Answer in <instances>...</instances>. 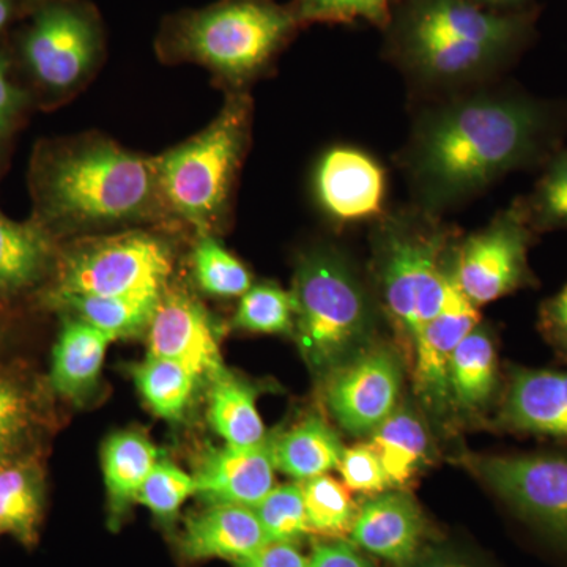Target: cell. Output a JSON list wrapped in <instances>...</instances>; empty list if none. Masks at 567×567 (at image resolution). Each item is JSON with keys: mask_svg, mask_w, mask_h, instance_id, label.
I'll list each match as a JSON object with an SVG mask.
<instances>
[{"mask_svg": "<svg viewBox=\"0 0 567 567\" xmlns=\"http://www.w3.org/2000/svg\"><path fill=\"white\" fill-rule=\"evenodd\" d=\"M548 128L543 104L520 96L476 95L432 111L405 158L417 205L435 215L535 162Z\"/></svg>", "mask_w": 567, "mask_h": 567, "instance_id": "1", "label": "cell"}, {"mask_svg": "<svg viewBox=\"0 0 567 567\" xmlns=\"http://www.w3.org/2000/svg\"><path fill=\"white\" fill-rule=\"evenodd\" d=\"M40 223L87 233L152 221L166 212L155 159L100 136L48 148L35 167Z\"/></svg>", "mask_w": 567, "mask_h": 567, "instance_id": "2", "label": "cell"}, {"mask_svg": "<svg viewBox=\"0 0 567 567\" xmlns=\"http://www.w3.org/2000/svg\"><path fill=\"white\" fill-rule=\"evenodd\" d=\"M529 18L487 10L472 0H409L399 11V61L427 84L476 80L503 65L528 37Z\"/></svg>", "mask_w": 567, "mask_h": 567, "instance_id": "3", "label": "cell"}, {"mask_svg": "<svg viewBox=\"0 0 567 567\" xmlns=\"http://www.w3.org/2000/svg\"><path fill=\"white\" fill-rule=\"evenodd\" d=\"M292 7L275 0H218L163 22L156 51L164 62L199 63L226 84L256 80L297 32Z\"/></svg>", "mask_w": 567, "mask_h": 567, "instance_id": "4", "label": "cell"}, {"mask_svg": "<svg viewBox=\"0 0 567 567\" xmlns=\"http://www.w3.org/2000/svg\"><path fill=\"white\" fill-rule=\"evenodd\" d=\"M290 292L293 338L317 374L330 375L372 346L374 305L352 265L336 249L301 254Z\"/></svg>", "mask_w": 567, "mask_h": 567, "instance_id": "5", "label": "cell"}, {"mask_svg": "<svg viewBox=\"0 0 567 567\" xmlns=\"http://www.w3.org/2000/svg\"><path fill=\"white\" fill-rule=\"evenodd\" d=\"M453 233L434 213H393L377 227L374 267L383 308L413 346L445 303L453 270Z\"/></svg>", "mask_w": 567, "mask_h": 567, "instance_id": "6", "label": "cell"}, {"mask_svg": "<svg viewBox=\"0 0 567 567\" xmlns=\"http://www.w3.org/2000/svg\"><path fill=\"white\" fill-rule=\"evenodd\" d=\"M251 133V100L235 93L199 134L155 158L164 207L200 235L226 215Z\"/></svg>", "mask_w": 567, "mask_h": 567, "instance_id": "7", "label": "cell"}, {"mask_svg": "<svg viewBox=\"0 0 567 567\" xmlns=\"http://www.w3.org/2000/svg\"><path fill=\"white\" fill-rule=\"evenodd\" d=\"M173 274V254L144 230L89 238L74 246L52 295H162Z\"/></svg>", "mask_w": 567, "mask_h": 567, "instance_id": "8", "label": "cell"}, {"mask_svg": "<svg viewBox=\"0 0 567 567\" xmlns=\"http://www.w3.org/2000/svg\"><path fill=\"white\" fill-rule=\"evenodd\" d=\"M32 76L47 91L65 95L87 84L104 54L99 10L87 0L44 3L22 40Z\"/></svg>", "mask_w": 567, "mask_h": 567, "instance_id": "9", "label": "cell"}, {"mask_svg": "<svg viewBox=\"0 0 567 567\" xmlns=\"http://www.w3.org/2000/svg\"><path fill=\"white\" fill-rule=\"evenodd\" d=\"M529 241L527 210L524 203L514 204L454 249L453 278L458 290L480 308L532 284Z\"/></svg>", "mask_w": 567, "mask_h": 567, "instance_id": "10", "label": "cell"}, {"mask_svg": "<svg viewBox=\"0 0 567 567\" xmlns=\"http://www.w3.org/2000/svg\"><path fill=\"white\" fill-rule=\"evenodd\" d=\"M465 464L518 516L567 546V457L481 456Z\"/></svg>", "mask_w": 567, "mask_h": 567, "instance_id": "11", "label": "cell"}, {"mask_svg": "<svg viewBox=\"0 0 567 567\" xmlns=\"http://www.w3.org/2000/svg\"><path fill=\"white\" fill-rule=\"evenodd\" d=\"M401 361L393 350L369 346L327 377V405L350 435H371L399 405Z\"/></svg>", "mask_w": 567, "mask_h": 567, "instance_id": "12", "label": "cell"}, {"mask_svg": "<svg viewBox=\"0 0 567 567\" xmlns=\"http://www.w3.org/2000/svg\"><path fill=\"white\" fill-rule=\"evenodd\" d=\"M148 354L177 361L203 382L226 374L218 328L210 312L185 290H164L147 330Z\"/></svg>", "mask_w": 567, "mask_h": 567, "instance_id": "13", "label": "cell"}, {"mask_svg": "<svg viewBox=\"0 0 567 567\" xmlns=\"http://www.w3.org/2000/svg\"><path fill=\"white\" fill-rule=\"evenodd\" d=\"M454 282L451 270L446 300L434 319L424 324L413 341L417 398L434 415H445L451 406L450 363L457 346L480 324V311Z\"/></svg>", "mask_w": 567, "mask_h": 567, "instance_id": "14", "label": "cell"}, {"mask_svg": "<svg viewBox=\"0 0 567 567\" xmlns=\"http://www.w3.org/2000/svg\"><path fill=\"white\" fill-rule=\"evenodd\" d=\"M320 207L338 223H358L382 215L385 173L365 152L352 147L328 151L319 162L315 181Z\"/></svg>", "mask_w": 567, "mask_h": 567, "instance_id": "15", "label": "cell"}, {"mask_svg": "<svg viewBox=\"0 0 567 567\" xmlns=\"http://www.w3.org/2000/svg\"><path fill=\"white\" fill-rule=\"evenodd\" d=\"M274 436L257 446L213 447L200 458L194 481L207 505L256 507L275 487Z\"/></svg>", "mask_w": 567, "mask_h": 567, "instance_id": "16", "label": "cell"}, {"mask_svg": "<svg viewBox=\"0 0 567 567\" xmlns=\"http://www.w3.org/2000/svg\"><path fill=\"white\" fill-rule=\"evenodd\" d=\"M350 535L369 554L404 567L423 550L425 520L412 496L385 491L357 511Z\"/></svg>", "mask_w": 567, "mask_h": 567, "instance_id": "17", "label": "cell"}, {"mask_svg": "<svg viewBox=\"0 0 567 567\" xmlns=\"http://www.w3.org/2000/svg\"><path fill=\"white\" fill-rule=\"evenodd\" d=\"M499 424L567 442V371L513 368Z\"/></svg>", "mask_w": 567, "mask_h": 567, "instance_id": "18", "label": "cell"}, {"mask_svg": "<svg viewBox=\"0 0 567 567\" xmlns=\"http://www.w3.org/2000/svg\"><path fill=\"white\" fill-rule=\"evenodd\" d=\"M270 544L254 507L208 505L186 520L181 539L188 559H229L238 563Z\"/></svg>", "mask_w": 567, "mask_h": 567, "instance_id": "19", "label": "cell"}, {"mask_svg": "<svg viewBox=\"0 0 567 567\" xmlns=\"http://www.w3.org/2000/svg\"><path fill=\"white\" fill-rule=\"evenodd\" d=\"M112 342L110 336L76 317L65 319L52 350V390L74 404L84 402L99 386Z\"/></svg>", "mask_w": 567, "mask_h": 567, "instance_id": "20", "label": "cell"}, {"mask_svg": "<svg viewBox=\"0 0 567 567\" xmlns=\"http://www.w3.org/2000/svg\"><path fill=\"white\" fill-rule=\"evenodd\" d=\"M158 461V450L142 432H115L103 443L102 468L111 524H117L136 503L142 484Z\"/></svg>", "mask_w": 567, "mask_h": 567, "instance_id": "21", "label": "cell"}, {"mask_svg": "<svg viewBox=\"0 0 567 567\" xmlns=\"http://www.w3.org/2000/svg\"><path fill=\"white\" fill-rule=\"evenodd\" d=\"M52 257L51 233L43 224L13 221L0 213V297H14L40 282Z\"/></svg>", "mask_w": 567, "mask_h": 567, "instance_id": "22", "label": "cell"}, {"mask_svg": "<svg viewBox=\"0 0 567 567\" xmlns=\"http://www.w3.org/2000/svg\"><path fill=\"white\" fill-rule=\"evenodd\" d=\"M346 447L322 417L309 416L286 434L274 436L276 470L305 483L338 468Z\"/></svg>", "mask_w": 567, "mask_h": 567, "instance_id": "23", "label": "cell"}, {"mask_svg": "<svg viewBox=\"0 0 567 567\" xmlns=\"http://www.w3.org/2000/svg\"><path fill=\"white\" fill-rule=\"evenodd\" d=\"M451 405L464 412H476L491 402L498 388V363L495 341L486 327L477 324L475 330L462 339L451 358Z\"/></svg>", "mask_w": 567, "mask_h": 567, "instance_id": "24", "label": "cell"}, {"mask_svg": "<svg viewBox=\"0 0 567 567\" xmlns=\"http://www.w3.org/2000/svg\"><path fill=\"white\" fill-rule=\"evenodd\" d=\"M369 445L390 481L391 488H402L413 480L429 458L427 427L410 405H398L371 434Z\"/></svg>", "mask_w": 567, "mask_h": 567, "instance_id": "25", "label": "cell"}, {"mask_svg": "<svg viewBox=\"0 0 567 567\" xmlns=\"http://www.w3.org/2000/svg\"><path fill=\"white\" fill-rule=\"evenodd\" d=\"M162 295H51V301L118 341L147 333Z\"/></svg>", "mask_w": 567, "mask_h": 567, "instance_id": "26", "label": "cell"}, {"mask_svg": "<svg viewBox=\"0 0 567 567\" xmlns=\"http://www.w3.org/2000/svg\"><path fill=\"white\" fill-rule=\"evenodd\" d=\"M208 421L226 445L257 446L268 439L256 390L229 371L210 383Z\"/></svg>", "mask_w": 567, "mask_h": 567, "instance_id": "27", "label": "cell"}, {"mask_svg": "<svg viewBox=\"0 0 567 567\" xmlns=\"http://www.w3.org/2000/svg\"><path fill=\"white\" fill-rule=\"evenodd\" d=\"M43 513V481L28 461H0V533L32 546Z\"/></svg>", "mask_w": 567, "mask_h": 567, "instance_id": "28", "label": "cell"}, {"mask_svg": "<svg viewBox=\"0 0 567 567\" xmlns=\"http://www.w3.org/2000/svg\"><path fill=\"white\" fill-rule=\"evenodd\" d=\"M133 379L152 412L167 421L185 415L200 382L186 365L151 354L134 368Z\"/></svg>", "mask_w": 567, "mask_h": 567, "instance_id": "29", "label": "cell"}, {"mask_svg": "<svg viewBox=\"0 0 567 567\" xmlns=\"http://www.w3.org/2000/svg\"><path fill=\"white\" fill-rule=\"evenodd\" d=\"M193 274L200 290L212 297H241L252 287L251 271L210 234L200 235L194 248Z\"/></svg>", "mask_w": 567, "mask_h": 567, "instance_id": "30", "label": "cell"}, {"mask_svg": "<svg viewBox=\"0 0 567 567\" xmlns=\"http://www.w3.org/2000/svg\"><path fill=\"white\" fill-rule=\"evenodd\" d=\"M234 327L256 334H292L295 303L292 292L278 284L262 282L241 295Z\"/></svg>", "mask_w": 567, "mask_h": 567, "instance_id": "31", "label": "cell"}, {"mask_svg": "<svg viewBox=\"0 0 567 567\" xmlns=\"http://www.w3.org/2000/svg\"><path fill=\"white\" fill-rule=\"evenodd\" d=\"M305 496L306 520L309 532L324 536H341L350 533L357 507L346 484L334 477L322 475L301 483Z\"/></svg>", "mask_w": 567, "mask_h": 567, "instance_id": "32", "label": "cell"}, {"mask_svg": "<svg viewBox=\"0 0 567 567\" xmlns=\"http://www.w3.org/2000/svg\"><path fill=\"white\" fill-rule=\"evenodd\" d=\"M254 511L270 543L297 544L311 533L306 520L301 483L275 486Z\"/></svg>", "mask_w": 567, "mask_h": 567, "instance_id": "33", "label": "cell"}, {"mask_svg": "<svg viewBox=\"0 0 567 567\" xmlns=\"http://www.w3.org/2000/svg\"><path fill=\"white\" fill-rule=\"evenodd\" d=\"M192 495H196L194 476L181 466L159 458L142 484L136 503L147 507L153 516L169 520L177 516L181 507Z\"/></svg>", "mask_w": 567, "mask_h": 567, "instance_id": "34", "label": "cell"}, {"mask_svg": "<svg viewBox=\"0 0 567 567\" xmlns=\"http://www.w3.org/2000/svg\"><path fill=\"white\" fill-rule=\"evenodd\" d=\"M524 207L532 227L567 229V151L551 158Z\"/></svg>", "mask_w": 567, "mask_h": 567, "instance_id": "35", "label": "cell"}, {"mask_svg": "<svg viewBox=\"0 0 567 567\" xmlns=\"http://www.w3.org/2000/svg\"><path fill=\"white\" fill-rule=\"evenodd\" d=\"M292 10L300 25L363 20L385 28L391 22V0H295Z\"/></svg>", "mask_w": 567, "mask_h": 567, "instance_id": "36", "label": "cell"}, {"mask_svg": "<svg viewBox=\"0 0 567 567\" xmlns=\"http://www.w3.org/2000/svg\"><path fill=\"white\" fill-rule=\"evenodd\" d=\"M33 420L28 391L14 380L0 377V461L11 457L28 435Z\"/></svg>", "mask_w": 567, "mask_h": 567, "instance_id": "37", "label": "cell"}, {"mask_svg": "<svg viewBox=\"0 0 567 567\" xmlns=\"http://www.w3.org/2000/svg\"><path fill=\"white\" fill-rule=\"evenodd\" d=\"M338 468L350 491L382 494L391 487L385 468L369 443L346 447Z\"/></svg>", "mask_w": 567, "mask_h": 567, "instance_id": "38", "label": "cell"}, {"mask_svg": "<svg viewBox=\"0 0 567 567\" xmlns=\"http://www.w3.org/2000/svg\"><path fill=\"white\" fill-rule=\"evenodd\" d=\"M308 567H377L344 540L317 544L309 557Z\"/></svg>", "mask_w": 567, "mask_h": 567, "instance_id": "39", "label": "cell"}, {"mask_svg": "<svg viewBox=\"0 0 567 567\" xmlns=\"http://www.w3.org/2000/svg\"><path fill=\"white\" fill-rule=\"evenodd\" d=\"M237 567H308L309 558L301 554L297 544L270 543L251 557L235 563Z\"/></svg>", "mask_w": 567, "mask_h": 567, "instance_id": "40", "label": "cell"}, {"mask_svg": "<svg viewBox=\"0 0 567 567\" xmlns=\"http://www.w3.org/2000/svg\"><path fill=\"white\" fill-rule=\"evenodd\" d=\"M540 327L550 342L567 354V284L561 292L544 303L540 309Z\"/></svg>", "mask_w": 567, "mask_h": 567, "instance_id": "41", "label": "cell"}, {"mask_svg": "<svg viewBox=\"0 0 567 567\" xmlns=\"http://www.w3.org/2000/svg\"><path fill=\"white\" fill-rule=\"evenodd\" d=\"M404 567H486L477 559L468 557L454 548H425L413 561Z\"/></svg>", "mask_w": 567, "mask_h": 567, "instance_id": "42", "label": "cell"}, {"mask_svg": "<svg viewBox=\"0 0 567 567\" xmlns=\"http://www.w3.org/2000/svg\"><path fill=\"white\" fill-rule=\"evenodd\" d=\"M22 104V93L11 84L7 63L0 59V133H6L17 117Z\"/></svg>", "mask_w": 567, "mask_h": 567, "instance_id": "43", "label": "cell"}, {"mask_svg": "<svg viewBox=\"0 0 567 567\" xmlns=\"http://www.w3.org/2000/svg\"><path fill=\"white\" fill-rule=\"evenodd\" d=\"M11 11V2L10 0H0V31H2L3 25L9 21Z\"/></svg>", "mask_w": 567, "mask_h": 567, "instance_id": "44", "label": "cell"}, {"mask_svg": "<svg viewBox=\"0 0 567 567\" xmlns=\"http://www.w3.org/2000/svg\"><path fill=\"white\" fill-rule=\"evenodd\" d=\"M525 0H495L494 9H509V7L520 6Z\"/></svg>", "mask_w": 567, "mask_h": 567, "instance_id": "45", "label": "cell"}, {"mask_svg": "<svg viewBox=\"0 0 567 567\" xmlns=\"http://www.w3.org/2000/svg\"><path fill=\"white\" fill-rule=\"evenodd\" d=\"M472 2L477 3L481 7H494L495 0H472Z\"/></svg>", "mask_w": 567, "mask_h": 567, "instance_id": "46", "label": "cell"}, {"mask_svg": "<svg viewBox=\"0 0 567 567\" xmlns=\"http://www.w3.org/2000/svg\"><path fill=\"white\" fill-rule=\"evenodd\" d=\"M31 3H47V0H29Z\"/></svg>", "mask_w": 567, "mask_h": 567, "instance_id": "47", "label": "cell"}]
</instances>
